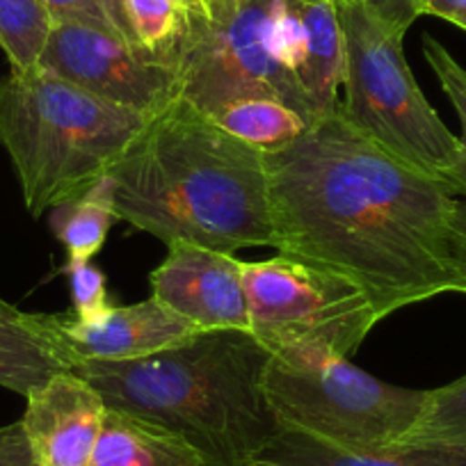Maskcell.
<instances>
[{"label": "cell", "mask_w": 466, "mask_h": 466, "mask_svg": "<svg viewBox=\"0 0 466 466\" xmlns=\"http://www.w3.org/2000/svg\"><path fill=\"white\" fill-rule=\"evenodd\" d=\"M451 254L460 277L461 293H466V199H457L451 224Z\"/></svg>", "instance_id": "4316f807"}, {"label": "cell", "mask_w": 466, "mask_h": 466, "mask_svg": "<svg viewBox=\"0 0 466 466\" xmlns=\"http://www.w3.org/2000/svg\"><path fill=\"white\" fill-rule=\"evenodd\" d=\"M178 3H181V5H183V3H186V0H178Z\"/></svg>", "instance_id": "f546056e"}, {"label": "cell", "mask_w": 466, "mask_h": 466, "mask_svg": "<svg viewBox=\"0 0 466 466\" xmlns=\"http://www.w3.org/2000/svg\"><path fill=\"white\" fill-rule=\"evenodd\" d=\"M299 19L304 25V56L295 78L318 115L339 110V89L343 83V30H340L336 0L299 3Z\"/></svg>", "instance_id": "2e32d148"}, {"label": "cell", "mask_w": 466, "mask_h": 466, "mask_svg": "<svg viewBox=\"0 0 466 466\" xmlns=\"http://www.w3.org/2000/svg\"><path fill=\"white\" fill-rule=\"evenodd\" d=\"M128 25L142 48L163 56L181 28L178 0H124Z\"/></svg>", "instance_id": "7402d4cb"}, {"label": "cell", "mask_w": 466, "mask_h": 466, "mask_svg": "<svg viewBox=\"0 0 466 466\" xmlns=\"http://www.w3.org/2000/svg\"><path fill=\"white\" fill-rule=\"evenodd\" d=\"M151 298L199 331L248 329L249 309L243 261L195 243L167 245V257L149 275Z\"/></svg>", "instance_id": "30bf717a"}, {"label": "cell", "mask_w": 466, "mask_h": 466, "mask_svg": "<svg viewBox=\"0 0 466 466\" xmlns=\"http://www.w3.org/2000/svg\"><path fill=\"white\" fill-rule=\"evenodd\" d=\"M266 396L284 428L352 451L393 448L423 411L428 391L393 387L348 357H272Z\"/></svg>", "instance_id": "52a82bcc"}, {"label": "cell", "mask_w": 466, "mask_h": 466, "mask_svg": "<svg viewBox=\"0 0 466 466\" xmlns=\"http://www.w3.org/2000/svg\"><path fill=\"white\" fill-rule=\"evenodd\" d=\"M106 402L74 370L57 373L28 396L21 419L39 466H89Z\"/></svg>", "instance_id": "7c38bea8"}, {"label": "cell", "mask_w": 466, "mask_h": 466, "mask_svg": "<svg viewBox=\"0 0 466 466\" xmlns=\"http://www.w3.org/2000/svg\"><path fill=\"white\" fill-rule=\"evenodd\" d=\"M0 466H39L21 420L0 428Z\"/></svg>", "instance_id": "484cf974"}, {"label": "cell", "mask_w": 466, "mask_h": 466, "mask_svg": "<svg viewBox=\"0 0 466 466\" xmlns=\"http://www.w3.org/2000/svg\"><path fill=\"white\" fill-rule=\"evenodd\" d=\"M66 370L48 334L46 313H25L0 298V387L28 398Z\"/></svg>", "instance_id": "4fadbf2b"}, {"label": "cell", "mask_w": 466, "mask_h": 466, "mask_svg": "<svg viewBox=\"0 0 466 466\" xmlns=\"http://www.w3.org/2000/svg\"><path fill=\"white\" fill-rule=\"evenodd\" d=\"M268 187L281 257L360 284L380 316L461 293L451 254L457 192L329 112L275 154Z\"/></svg>", "instance_id": "6da1fadb"}, {"label": "cell", "mask_w": 466, "mask_h": 466, "mask_svg": "<svg viewBox=\"0 0 466 466\" xmlns=\"http://www.w3.org/2000/svg\"><path fill=\"white\" fill-rule=\"evenodd\" d=\"M210 119L261 154L284 149L309 128L298 112L277 98H245L227 106Z\"/></svg>", "instance_id": "ac0fdd59"}, {"label": "cell", "mask_w": 466, "mask_h": 466, "mask_svg": "<svg viewBox=\"0 0 466 466\" xmlns=\"http://www.w3.org/2000/svg\"><path fill=\"white\" fill-rule=\"evenodd\" d=\"M116 219L115 183L110 177H103L83 195L51 210V228L56 238L65 245L69 258L78 261H92Z\"/></svg>", "instance_id": "e0dca14e"}, {"label": "cell", "mask_w": 466, "mask_h": 466, "mask_svg": "<svg viewBox=\"0 0 466 466\" xmlns=\"http://www.w3.org/2000/svg\"><path fill=\"white\" fill-rule=\"evenodd\" d=\"M393 448L466 451V375L428 391L423 411Z\"/></svg>", "instance_id": "d6986e66"}, {"label": "cell", "mask_w": 466, "mask_h": 466, "mask_svg": "<svg viewBox=\"0 0 466 466\" xmlns=\"http://www.w3.org/2000/svg\"><path fill=\"white\" fill-rule=\"evenodd\" d=\"M420 16H439L466 30V0H419Z\"/></svg>", "instance_id": "83f0119b"}, {"label": "cell", "mask_w": 466, "mask_h": 466, "mask_svg": "<svg viewBox=\"0 0 466 466\" xmlns=\"http://www.w3.org/2000/svg\"><path fill=\"white\" fill-rule=\"evenodd\" d=\"M39 3L53 21H80V24L110 30V33L137 44L131 25H128L124 0H39Z\"/></svg>", "instance_id": "603a6c76"}, {"label": "cell", "mask_w": 466, "mask_h": 466, "mask_svg": "<svg viewBox=\"0 0 466 466\" xmlns=\"http://www.w3.org/2000/svg\"><path fill=\"white\" fill-rule=\"evenodd\" d=\"M389 30L405 37L407 30L411 28L420 16L419 0H361Z\"/></svg>", "instance_id": "d4e9b609"}, {"label": "cell", "mask_w": 466, "mask_h": 466, "mask_svg": "<svg viewBox=\"0 0 466 466\" xmlns=\"http://www.w3.org/2000/svg\"><path fill=\"white\" fill-rule=\"evenodd\" d=\"M149 119L42 66L0 78V147L33 218L107 177Z\"/></svg>", "instance_id": "277c9868"}, {"label": "cell", "mask_w": 466, "mask_h": 466, "mask_svg": "<svg viewBox=\"0 0 466 466\" xmlns=\"http://www.w3.org/2000/svg\"><path fill=\"white\" fill-rule=\"evenodd\" d=\"M107 177L116 218L165 245L277 249L266 154L183 98L151 116Z\"/></svg>", "instance_id": "7a4b0ae2"}, {"label": "cell", "mask_w": 466, "mask_h": 466, "mask_svg": "<svg viewBox=\"0 0 466 466\" xmlns=\"http://www.w3.org/2000/svg\"><path fill=\"white\" fill-rule=\"evenodd\" d=\"M89 466H206L178 434L116 410H106Z\"/></svg>", "instance_id": "9a60e30c"}, {"label": "cell", "mask_w": 466, "mask_h": 466, "mask_svg": "<svg viewBox=\"0 0 466 466\" xmlns=\"http://www.w3.org/2000/svg\"><path fill=\"white\" fill-rule=\"evenodd\" d=\"M46 325L69 370L87 361L142 360L199 331L156 298L128 307H107L85 320L46 313Z\"/></svg>", "instance_id": "8fae6325"}, {"label": "cell", "mask_w": 466, "mask_h": 466, "mask_svg": "<svg viewBox=\"0 0 466 466\" xmlns=\"http://www.w3.org/2000/svg\"><path fill=\"white\" fill-rule=\"evenodd\" d=\"M65 270L69 275L76 318H83V320L85 318H94L110 307L107 304L106 275L96 266H92L89 261L69 258Z\"/></svg>", "instance_id": "cb8c5ba5"}, {"label": "cell", "mask_w": 466, "mask_h": 466, "mask_svg": "<svg viewBox=\"0 0 466 466\" xmlns=\"http://www.w3.org/2000/svg\"><path fill=\"white\" fill-rule=\"evenodd\" d=\"M336 10L343 30L340 115L402 163L446 178L460 158V137L448 131L411 76L405 37L361 0H336Z\"/></svg>", "instance_id": "8992f818"}, {"label": "cell", "mask_w": 466, "mask_h": 466, "mask_svg": "<svg viewBox=\"0 0 466 466\" xmlns=\"http://www.w3.org/2000/svg\"><path fill=\"white\" fill-rule=\"evenodd\" d=\"M281 0H186L163 60L178 98L213 116L245 98H277L311 127L318 110L277 48Z\"/></svg>", "instance_id": "5b68a950"}, {"label": "cell", "mask_w": 466, "mask_h": 466, "mask_svg": "<svg viewBox=\"0 0 466 466\" xmlns=\"http://www.w3.org/2000/svg\"><path fill=\"white\" fill-rule=\"evenodd\" d=\"M270 360L252 331L208 329L142 360L87 361L74 373L107 410L186 439L206 466H258L284 428L266 396Z\"/></svg>", "instance_id": "3957f363"}, {"label": "cell", "mask_w": 466, "mask_h": 466, "mask_svg": "<svg viewBox=\"0 0 466 466\" xmlns=\"http://www.w3.org/2000/svg\"><path fill=\"white\" fill-rule=\"evenodd\" d=\"M243 286L249 331L272 357H350L384 320L360 284L281 254L243 261Z\"/></svg>", "instance_id": "ba28073f"}, {"label": "cell", "mask_w": 466, "mask_h": 466, "mask_svg": "<svg viewBox=\"0 0 466 466\" xmlns=\"http://www.w3.org/2000/svg\"><path fill=\"white\" fill-rule=\"evenodd\" d=\"M37 66L147 116L178 98L177 76L163 56L80 21H53Z\"/></svg>", "instance_id": "9c48e42d"}, {"label": "cell", "mask_w": 466, "mask_h": 466, "mask_svg": "<svg viewBox=\"0 0 466 466\" xmlns=\"http://www.w3.org/2000/svg\"><path fill=\"white\" fill-rule=\"evenodd\" d=\"M423 56L428 60L430 69L437 76L443 94H446L448 101L455 107L457 116H460V158H457L455 167L446 174L443 181L451 183L457 195L466 199V69L448 53V48L441 42H437L430 35L423 37Z\"/></svg>", "instance_id": "44dd1931"}, {"label": "cell", "mask_w": 466, "mask_h": 466, "mask_svg": "<svg viewBox=\"0 0 466 466\" xmlns=\"http://www.w3.org/2000/svg\"><path fill=\"white\" fill-rule=\"evenodd\" d=\"M258 466H466V451L448 448H382L352 451L299 430L281 428Z\"/></svg>", "instance_id": "5bb4252c"}, {"label": "cell", "mask_w": 466, "mask_h": 466, "mask_svg": "<svg viewBox=\"0 0 466 466\" xmlns=\"http://www.w3.org/2000/svg\"><path fill=\"white\" fill-rule=\"evenodd\" d=\"M51 28V15L39 0H0V48L12 71H28L39 65Z\"/></svg>", "instance_id": "ffe728a7"}, {"label": "cell", "mask_w": 466, "mask_h": 466, "mask_svg": "<svg viewBox=\"0 0 466 466\" xmlns=\"http://www.w3.org/2000/svg\"><path fill=\"white\" fill-rule=\"evenodd\" d=\"M299 3H322V0H299Z\"/></svg>", "instance_id": "f1b7e54d"}]
</instances>
